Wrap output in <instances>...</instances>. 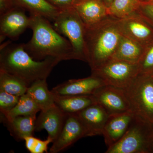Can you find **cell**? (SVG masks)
<instances>
[{"instance_id":"obj_1","label":"cell","mask_w":153,"mask_h":153,"mask_svg":"<svg viewBox=\"0 0 153 153\" xmlns=\"http://www.w3.org/2000/svg\"><path fill=\"white\" fill-rule=\"evenodd\" d=\"M30 17L29 28L33 31V36L24 46L33 59L40 61L53 57L60 61L74 59L71 43L61 36L48 19L34 14H30Z\"/></svg>"},{"instance_id":"obj_2","label":"cell","mask_w":153,"mask_h":153,"mask_svg":"<svg viewBox=\"0 0 153 153\" xmlns=\"http://www.w3.org/2000/svg\"><path fill=\"white\" fill-rule=\"evenodd\" d=\"M60 62L53 57L35 60L26 51L24 44L7 42L0 49V71L19 77L29 86L37 80L47 79Z\"/></svg>"},{"instance_id":"obj_3","label":"cell","mask_w":153,"mask_h":153,"mask_svg":"<svg viewBox=\"0 0 153 153\" xmlns=\"http://www.w3.org/2000/svg\"><path fill=\"white\" fill-rule=\"evenodd\" d=\"M122 36L118 19L111 17L86 27L87 63L91 69L112 59Z\"/></svg>"},{"instance_id":"obj_4","label":"cell","mask_w":153,"mask_h":153,"mask_svg":"<svg viewBox=\"0 0 153 153\" xmlns=\"http://www.w3.org/2000/svg\"><path fill=\"white\" fill-rule=\"evenodd\" d=\"M53 23L55 30L71 43L74 60L87 62L86 27L74 7L60 10Z\"/></svg>"},{"instance_id":"obj_5","label":"cell","mask_w":153,"mask_h":153,"mask_svg":"<svg viewBox=\"0 0 153 153\" xmlns=\"http://www.w3.org/2000/svg\"><path fill=\"white\" fill-rule=\"evenodd\" d=\"M149 122L134 114L128 129L105 153H143L150 149L152 135Z\"/></svg>"},{"instance_id":"obj_6","label":"cell","mask_w":153,"mask_h":153,"mask_svg":"<svg viewBox=\"0 0 153 153\" xmlns=\"http://www.w3.org/2000/svg\"><path fill=\"white\" fill-rule=\"evenodd\" d=\"M134 114L151 122L153 120V78L152 75L139 74L124 89Z\"/></svg>"},{"instance_id":"obj_7","label":"cell","mask_w":153,"mask_h":153,"mask_svg":"<svg viewBox=\"0 0 153 153\" xmlns=\"http://www.w3.org/2000/svg\"><path fill=\"white\" fill-rule=\"evenodd\" d=\"M91 75L101 79L105 85L125 89L139 74L138 63L111 59L91 69Z\"/></svg>"},{"instance_id":"obj_8","label":"cell","mask_w":153,"mask_h":153,"mask_svg":"<svg viewBox=\"0 0 153 153\" xmlns=\"http://www.w3.org/2000/svg\"><path fill=\"white\" fill-rule=\"evenodd\" d=\"M97 103L101 105L109 116L131 111L130 105L124 89L104 85L92 94Z\"/></svg>"},{"instance_id":"obj_9","label":"cell","mask_w":153,"mask_h":153,"mask_svg":"<svg viewBox=\"0 0 153 153\" xmlns=\"http://www.w3.org/2000/svg\"><path fill=\"white\" fill-rule=\"evenodd\" d=\"M123 36L130 38L146 48L153 43V30L149 23L136 13L124 19H118Z\"/></svg>"},{"instance_id":"obj_10","label":"cell","mask_w":153,"mask_h":153,"mask_svg":"<svg viewBox=\"0 0 153 153\" xmlns=\"http://www.w3.org/2000/svg\"><path fill=\"white\" fill-rule=\"evenodd\" d=\"M25 11L21 8L15 7L0 16L1 42L6 38L16 40L30 28V17L26 15Z\"/></svg>"},{"instance_id":"obj_11","label":"cell","mask_w":153,"mask_h":153,"mask_svg":"<svg viewBox=\"0 0 153 153\" xmlns=\"http://www.w3.org/2000/svg\"><path fill=\"white\" fill-rule=\"evenodd\" d=\"M85 137V129L76 114H67L63 128L57 139L52 143L49 152H60Z\"/></svg>"},{"instance_id":"obj_12","label":"cell","mask_w":153,"mask_h":153,"mask_svg":"<svg viewBox=\"0 0 153 153\" xmlns=\"http://www.w3.org/2000/svg\"><path fill=\"white\" fill-rule=\"evenodd\" d=\"M104 85L105 84L101 79L91 75L82 79H69L51 91L57 95H92L97 89Z\"/></svg>"},{"instance_id":"obj_13","label":"cell","mask_w":153,"mask_h":153,"mask_svg":"<svg viewBox=\"0 0 153 153\" xmlns=\"http://www.w3.org/2000/svg\"><path fill=\"white\" fill-rule=\"evenodd\" d=\"M76 114L85 129L86 137L102 135L109 115L101 105L95 103Z\"/></svg>"},{"instance_id":"obj_14","label":"cell","mask_w":153,"mask_h":153,"mask_svg":"<svg viewBox=\"0 0 153 153\" xmlns=\"http://www.w3.org/2000/svg\"><path fill=\"white\" fill-rule=\"evenodd\" d=\"M67 116V114L56 105L41 111L36 119L35 130L40 131L46 130L48 132V137L51 138L53 143L60 134Z\"/></svg>"},{"instance_id":"obj_15","label":"cell","mask_w":153,"mask_h":153,"mask_svg":"<svg viewBox=\"0 0 153 153\" xmlns=\"http://www.w3.org/2000/svg\"><path fill=\"white\" fill-rule=\"evenodd\" d=\"M73 7L86 27L110 17L107 7L101 0H76Z\"/></svg>"},{"instance_id":"obj_16","label":"cell","mask_w":153,"mask_h":153,"mask_svg":"<svg viewBox=\"0 0 153 153\" xmlns=\"http://www.w3.org/2000/svg\"><path fill=\"white\" fill-rule=\"evenodd\" d=\"M134 115L133 113L130 111L120 114L109 116L102 134L107 148L117 143L123 137Z\"/></svg>"},{"instance_id":"obj_17","label":"cell","mask_w":153,"mask_h":153,"mask_svg":"<svg viewBox=\"0 0 153 153\" xmlns=\"http://www.w3.org/2000/svg\"><path fill=\"white\" fill-rule=\"evenodd\" d=\"M146 49L136 41L123 35L112 59L138 63Z\"/></svg>"},{"instance_id":"obj_18","label":"cell","mask_w":153,"mask_h":153,"mask_svg":"<svg viewBox=\"0 0 153 153\" xmlns=\"http://www.w3.org/2000/svg\"><path fill=\"white\" fill-rule=\"evenodd\" d=\"M15 7H19L30 14L39 15L54 22L60 10L46 0H12Z\"/></svg>"},{"instance_id":"obj_19","label":"cell","mask_w":153,"mask_h":153,"mask_svg":"<svg viewBox=\"0 0 153 153\" xmlns=\"http://www.w3.org/2000/svg\"><path fill=\"white\" fill-rule=\"evenodd\" d=\"M55 96V105L66 114L76 113L96 103L92 95Z\"/></svg>"},{"instance_id":"obj_20","label":"cell","mask_w":153,"mask_h":153,"mask_svg":"<svg viewBox=\"0 0 153 153\" xmlns=\"http://www.w3.org/2000/svg\"><path fill=\"white\" fill-rule=\"evenodd\" d=\"M26 93L32 97L41 111L55 105V94L48 89L47 79H39L33 82Z\"/></svg>"},{"instance_id":"obj_21","label":"cell","mask_w":153,"mask_h":153,"mask_svg":"<svg viewBox=\"0 0 153 153\" xmlns=\"http://www.w3.org/2000/svg\"><path fill=\"white\" fill-rule=\"evenodd\" d=\"M36 115L17 117L6 121L4 123L11 135L19 140H24L26 137L33 135L36 131Z\"/></svg>"},{"instance_id":"obj_22","label":"cell","mask_w":153,"mask_h":153,"mask_svg":"<svg viewBox=\"0 0 153 153\" xmlns=\"http://www.w3.org/2000/svg\"><path fill=\"white\" fill-rule=\"evenodd\" d=\"M41 111L39 106L32 97L27 93L20 97L19 102L13 109L4 115H1L3 122L10 120L19 116L36 115Z\"/></svg>"},{"instance_id":"obj_23","label":"cell","mask_w":153,"mask_h":153,"mask_svg":"<svg viewBox=\"0 0 153 153\" xmlns=\"http://www.w3.org/2000/svg\"><path fill=\"white\" fill-rule=\"evenodd\" d=\"M141 3L140 0H114L108 8V15L114 19H124L136 13Z\"/></svg>"},{"instance_id":"obj_24","label":"cell","mask_w":153,"mask_h":153,"mask_svg":"<svg viewBox=\"0 0 153 153\" xmlns=\"http://www.w3.org/2000/svg\"><path fill=\"white\" fill-rule=\"evenodd\" d=\"M29 85L17 76L0 71V90L21 97L27 93Z\"/></svg>"},{"instance_id":"obj_25","label":"cell","mask_w":153,"mask_h":153,"mask_svg":"<svg viewBox=\"0 0 153 153\" xmlns=\"http://www.w3.org/2000/svg\"><path fill=\"white\" fill-rule=\"evenodd\" d=\"M24 140L27 149L31 153H44L47 152L48 146L53 141L50 138L42 140L37 138L33 135L26 137Z\"/></svg>"},{"instance_id":"obj_26","label":"cell","mask_w":153,"mask_h":153,"mask_svg":"<svg viewBox=\"0 0 153 153\" xmlns=\"http://www.w3.org/2000/svg\"><path fill=\"white\" fill-rule=\"evenodd\" d=\"M138 65L140 74L152 75L153 73V43L146 48Z\"/></svg>"},{"instance_id":"obj_27","label":"cell","mask_w":153,"mask_h":153,"mask_svg":"<svg viewBox=\"0 0 153 153\" xmlns=\"http://www.w3.org/2000/svg\"><path fill=\"white\" fill-rule=\"evenodd\" d=\"M20 97L0 90L1 115L5 114L13 109L19 102Z\"/></svg>"},{"instance_id":"obj_28","label":"cell","mask_w":153,"mask_h":153,"mask_svg":"<svg viewBox=\"0 0 153 153\" xmlns=\"http://www.w3.org/2000/svg\"><path fill=\"white\" fill-rule=\"evenodd\" d=\"M136 14L149 24L153 25V2H141Z\"/></svg>"},{"instance_id":"obj_29","label":"cell","mask_w":153,"mask_h":153,"mask_svg":"<svg viewBox=\"0 0 153 153\" xmlns=\"http://www.w3.org/2000/svg\"><path fill=\"white\" fill-rule=\"evenodd\" d=\"M52 6L60 10L73 7L76 0H46Z\"/></svg>"},{"instance_id":"obj_30","label":"cell","mask_w":153,"mask_h":153,"mask_svg":"<svg viewBox=\"0 0 153 153\" xmlns=\"http://www.w3.org/2000/svg\"><path fill=\"white\" fill-rule=\"evenodd\" d=\"M14 7L12 0H0V16L9 12Z\"/></svg>"},{"instance_id":"obj_31","label":"cell","mask_w":153,"mask_h":153,"mask_svg":"<svg viewBox=\"0 0 153 153\" xmlns=\"http://www.w3.org/2000/svg\"><path fill=\"white\" fill-rule=\"evenodd\" d=\"M101 1L108 8L110 5L111 4L114 0H101Z\"/></svg>"},{"instance_id":"obj_32","label":"cell","mask_w":153,"mask_h":153,"mask_svg":"<svg viewBox=\"0 0 153 153\" xmlns=\"http://www.w3.org/2000/svg\"><path fill=\"white\" fill-rule=\"evenodd\" d=\"M140 1L141 2H146L147 1V0H140Z\"/></svg>"},{"instance_id":"obj_33","label":"cell","mask_w":153,"mask_h":153,"mask_svg":"<svg viewBox=\"0 0 153 153\" xmlns=\"http://www.w3.org/2000/svg\"><path fill=\"white\" fill-rule=\"evenodd\" d=\"M153 2V0H147L146 2Z\"/></svg>"}]
</instances>
